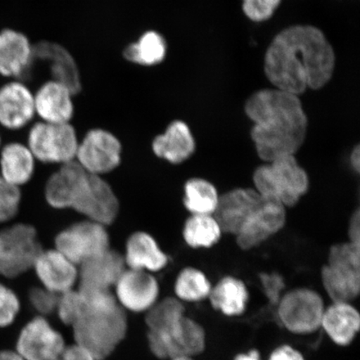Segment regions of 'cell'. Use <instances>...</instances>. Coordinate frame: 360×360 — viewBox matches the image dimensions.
Instances as JSON below:
<instances>
[{
	"label": "cell",
	"mask_w": 360,
	"mask_h": 360,
	"mask_svg": "<svg viewBox=\"0 0 360 360\" xmlns=\"http://www.w3.org/2000/svg\"><path fill=\"white\" fill-rule=\"evenodd\" d=\"M254 188L261 197L294 207L307 193L309 178L295 155L278 158L259 166L253 174Z\"/></svg>",
	"instance_id": "277c9868"
},
{
	"label": "cell",
	"mask_w": 360,
	"mask_h": 360,
	"mask_svg": "<svg viewBox=\"0 0 360 360\" xmlns=\"http://www.w3.org/2000/svg\"><path fill=\"white\" fill-rule=\"evenodd\" d=\"M122 255L126 268L153 274L167 267L169 261L154 236L143 231L128 238Z\"/></svg>",
	"instance_id": "603a6c76"
},
{
	"label": "cell",
	"mask_w": 360,
	"mask_h": 360,
	"mask_svg": "<svg viewBox=\"0 0 360 360\" xmlns=\"http://www.w3.org/2000/svg\"><path fill=\"white\" fill-rule=\"evenodd\" d=\"M169 360H195V359H193V358H191V357H177V358H174V359H169Z\"/></svg>",
	"instance_id": "bcb514c9"
},
{
	"label": "cell",
	"mask_w": 360,
	"mask_h": 360,
	"mask_svg": "<svg viewBox=\"0 0 360 360\" xmlns=\"http://www.w3.org/2000/svg\"><path fill=\"white\" fill-rule=\"evenodd\" d=\"M222 236V229L214 215H191L184 225V240L193 249L213 247Z\"/></svg>",
	"instance_id": "f546056e"
},
{
	"label": "cell",
	"mask_w": 360,
	"mask_h": 360,
	"mask_svg": "<svg viewBox=\"0 0 360 360\" xmlns=\"http://www.w3.org/2000/svg\"><path fill=\"white\" fill-rule=\"evenodd\" d=\"M186 314L181 301L173 297L158 300L146 312V323L148 331L161 330Z\"/></svg>",
	"instance_id": "d6a6232c"
},
{
	"label": "cell",
	"mask_w": 360,
	"mask_h": 360,
	"mask_svg": "<svg viewBox=\"0 0 360 360\" xmlns=\"http://www.w3.org/2000/svg\"><path fill=\"white\" fill-rule=\"evenodd\" d=\"M29 304L37 315L47 317V315L56 313L58 295L45 289L42 286L31 288L28 294Z\"/></svg>",
	"instance_id": "8d00e7d4"
},
{
	"label": "cell",
	"mask_w": 360,
	"mask_h": 360,
	"mask_svg": "<svg viewBox=\"0 0 360 360\" xmlns=\"http://www.w3.org/2000/svg\"><path fill=\"white\" fill-rule=\"evenodd\" d=\"M245 112L254 123L251 137L261 160L295 155L305 141L308 119L296 94L283 90H259L250 96Z\"/></svg>",
	"instance_id": "7a4b0ae2"
},
{
	"label": "cell",
	"mask_w": 360,
	"mask_h": 360,
	"mask_svg": "<svg viewBox=\"0 0 360 360\" xmlns=\"http://www.w3.org/2000/svg\"><path fill=\"white\" fill-rule=\"evenodd\" d=\"M122 146L114 134L93 129L79 141L75 161L89 174L103 177L118 168Z\"/></svg>",
	"instance_id": "8fae6325"
},
{
	"label": "cell",
	"mask_w": 360,
	"mask_h": 360,
	"mask_svg": "<svg viewBox=\"0 0 360 360\" xmlns=\"http://www.w3.org/2000/svg\"><path fill=\"white\" fill-rule=\"evenodd\" d=\"M269 360H305L298 349L289 345L278 346L270 354Z\"/></svg>",
	"instance_id": "60d3db41"
},
{
	"label": "cell",
	"mask_w": 360,
	"mask_h": 360,
	"mask_svg": "<svg viewBox=\"0 0 360 360\" xmlns=\"http://www.w3.org/2000/svg\"><path fill=\"white\" fill-rule=\"evenodd\" d=\"M349 161L351 167H352L354 170L359 173L360 168V150L359 146L355 147L353 151L351 152Z\"/></svg>",
	"instance_id": "ee69618b"
},
{
	"label": "cell",
	"mask_w": 360,
	"mask_h": 360,
	"mask_svg": "<svg viewBox=\"0 0 360 360\" xmlns=\"http://www.w3.org/2000/svg\"><path fill=\"white\" fill-rule=\"evenodd\" d=\"M321 328L335 345L345 347L358 335L359 313L349 302H333L323 312Z\"/></svg>",
	"instance_id": "4316f807"
},
{
	"label": "cell",
	"mask_w": 360,
	"mask_h": 360,
	"mask_svg": "<svg viewBox=\"0 0 360 360\" xmlns=\"http://www.w3.org/2000/svg\"><path fill=\"white\" fill-rule=\"evenodd\" d=\"M120 208L118 197L110 184L101 176L89 174L72 210L84 219L108 227L118 217Z\"/></svg>",
	"instance_id": "4fadbf2b"
},
{
	"label": "cell",
	"mask_w": 360,
	"mask_h": 360,
	"mask_svg": "<svg viewBox=\"0 0 360 360\" xmlns=\"http://www.w3.org/2000/svg\"><path fill=\"white\" fill-rule=\"evenodd\" d=\"M2 145H3L2 137H1V134H0V148H1Z\"/></svg>",
	"instance_id": "7dc6e473"
},
{
	"label": "cell",
	"mask_w": 360,
	"mask_h": 360,
	"mask_svg": "<svg viewBox=\"0 0 360 360\" xmlns=\"http://www.w3.org/2000/svg\"><path fill=\"white\" fill-rule=\"evenodd\" d=\"M33 45L27 36L13 29L0 30V76L20 80L30 73Z\"/></svg>",
	"instance_id": "ffe728a7"
},
{
	"label": "cell",
	"mask_w": 360,
	"mask_h": 360,
	"mask_svg": "<svg viewBox=\"0 0 360 360\" xmlns=\"http://www.w3.org/2000/svg\"><path fill=\"white\" fill-rule=\"evenodd\" d=\"M208 299L217 311L227 317H236L245 312L250 292L240 278L225 276L212 286Z\"/></svg>",
	"instance_id": "83f0119b"
},
{
	"label": "cell",
	"mask_w": 360,
	"mask_h": 360,
	"mask_svg": "<svg viewBox=\"0 0 360 360\" xmlns=\"http://www.w3.org/2000/svg\"><path fill=\"white\" fill-rule=\"evenodd\" d=\"M219 196L214 184L205 179H188L184 186V205L191 215H213Z\"/></svg>",
	"instance_id": "f1b7e54d"
},
{
	"label": "cell",
	"mask_w": 360,
	"mask_h": 360,
	"mask_svg": "<svg viewBox=\"0 0 360 360\" xmlns=\"http://www.w3.org/2000/svg\"><path fill=\"white\" fill-rule=\"evenodd\" d=\"M174 288L176 299L182 303H195L209 298L212 285L200 269L187 267L179 273Z\"/></svg>",
	"instance_id": "1f68e13d"
},
{
	"label": "cell",
	"mask_w": 360,
	"mask_h": 360,
	"mask_svg": "<svg viewBox=\"0 0 360 360\" xmlns=\"http://www.w3.org/2000/svg\"><path fill=\"white\" fill-rule=\"evenodd\" d=\"M35 116L34 94L22 81H10L0 87V126L16 131Z\"/></svg>",
	"instance_id": "ac0fdd59"
},
{
	"label": "cell",
	"mask_w": 360,
	"mask_h": 360,
	"mask_svg": "<svg viewBox=\"0 0 360 360\" xmlns=\"http://www.w3.org/2000/svg\"><path fill=\"white\" fill-rule=\"evenodd\" d=\"M55 360H97L88 350L77 344L65 346Z\"/></svg>",
	"instance_id": "ab89813d"
},
{
	"label": "cell",
	"mask_w": 360,
	"mask_h": 360,
	"mask_svg": "<svg viewBox=\"0 0 360 360\" xmlns=\"http://www.w3.org/2000/svg\"><path fill=\"white\" fill-rule=\"evenodd\" d=\"M206 340L204 327L186 314L160 330L148 331V347L161 359L197 356L204 352Z\"/></svg>",
	"instance_id": "52a82bcc"
},
{
	"label": "cell",
	"mask_w": 360,
	"mask_h": 360,
	"mask_svg": "<svg viewBox=\"0 0 360 360\" xmlns=\"http://www.w3.org/2000/svg\"><path fill=\"white\" fill-rule=\"evenodd\" d=\"M335 55L325 34L316 27L295 25L281 31L270 44L264 71L274 87L300 96L319 89L332 78Z\"/></svg>",
	"instance_id": "6da1fadb"
},
{
	"label": "cell",
	"mask_w": 360,
	"mask_h": 360,
	"mask_svg": "<svg viewBox=\"0 0 360 360\" xmlns=\"http://www.w3.org/2000/svg\"><path fill=\"white\" fill-rule=\"evenodd\" d=\"M22 201L21 188L11 186L0 177V227L15 221Z\"/></svg>",
	"instance_id": "d590c367"
},
{
	"label": "cell",
	"mask_w": 360,
	"mask_h": 360,
	"mask_svg": "<svg viewBox=\"0 0 360 360\" xmlns=\"http://www.w3.org/2000/svg\"><path fill=\"white\" fill-rule=\"evenodd\" d=\"M260 200L261 196L254 188H237L220 195L213 215L223 233L236 236Z\"/></svg>",
	"instance_id": "e0dca14e"
},
{
	"label": "cell",
	"mask_w": 360,
	"mask_h": 360,
	"mask_svg": "<svg viewBox=\"0 0 360 360\" xmlns=\"http://www.w3.org/2000/svg\"><path fill=\"white\" fill-rule=\"evenodd\" d=\"M40 61L47 66L51 79L65 85L74 94L81 89L77 65L67 49L53 42L33 45V62Z\"/></svg>",
	"instance_id": "7402d4cb"
},
{
	"label": "cell",
	"mask_w": 360,
	"mask_h": 360,
	"mask_svg": "<svg viewBox=\"0 0 360 360\" xmlns=\"http://www.w3.org/2000/svg\"><path fill=\"white\" fill-rule=\"evenodd\" d=\"M36 162L26 143L17 141L4 143L0 148V177L22 190L32 180Z\"/></svg>",
	"instance_id": "d4e9b609"
},
{
	"label": "cell",
	"mask_w": 360,
	"mask_h": 360,
	"mask_svg": "<svg viewBox=\"0 0 360 360\" xmlns=\"http://www.w3.org/2000/svg\"><path fill=\"white\" fill-rule=\"evenodd\" d=\"M233 360H262V359L259 351L251 349L246 353L238 354Z\"/></svg>",
	"instance_id": "f6af8a7d"
},
{
	"label": "cell",
	"mask_w": 360,
	"mask_h": 360,
	"mask_svg": "<svg viewBox=\"0 0 360 360\" xmlns=\"http://www.w3.org/2000/svg\"><path fill=\"white\" fill-rule=\"evenodd\" d=\"M359 210H355L349 219L348 228L349 242L360 245V218Z\"/></svg>",
	"instance_id": "b9f144b4"
},
{
	"label": "cell",
	"mask_w": 360,
	"mask_h": 360,
	"mask_svg": "<svg viewBox=\"0 0 360 360\" xmlns=\"http://www.w3.org/2000/svg\"><path fill=\"white\" fill-rule=\"evenodd\" d=\"M42 250L34 225L13 221L0 227V280L15 281L31 271Z\"/></svg>",
	"instance_id": "5b68a950"
},
{
	"label": "cell",
	"mask_w": 360,
	"mask_h": 360,
	"mask_svg": "<svg viewBox=\"0 0 360 360\" xmlns=\"http://www.w3.org/2000/svg\"><path fill=\"white\" fill-rule=\"evenodd\" d=\"M40 286L58 295L75 289L79 266L55 248L40 252L33 267Z\"/></svg>",
	"instance_id": "2e32d148"
},
{
	"label": "cell",
	"mask_w": 360,
	"mask_h": 360,
	"mask_svg": "<svg viewBox=\"0 0 360 360\" xmlns=\"http://www.w3.org/2000/svg\"><path fill=\"white\" fill-rule=\"evenodd\" d=\"M86 306L79 290H71L58 295L56 313L65 325L73 327L82 318Z\"/></svg>",
	"instance_id": "e575fe53"
},
{
	"label": "cell",
	"mask_w": 360,
	"mask_h": 360,
	"mask_svg": "<svg viewBox=\"0 0 360 360\" xmlns=\"http://www.w3.org/2000/svg\"><path fill=\"white\" fill-rule=\"evenodd\" d=\"M75 344L89 351L97 360L110 356L124 340L128 321L119 304L101 309H86L72 327Z\"/></svg>",
	"instance_id": "3957f363"
},
{
	"label": "cell",
	"mask_w": 360,
	"mask_h": 360,
	"mask_svg": "<svg viewBox=\"0 0 360 360\" xmlns=\"http://www.w3.org/2000/svg\"><path fill=\"white\" fill-rule=\"evenodd\" d=\"M281 0H243V11L252 21L269 19L280 6Z\"/></svg>",
	"instance_id": "74e56055"
},
{
	"label": "cell",
	"mask_w": 360,
	"mask_h": 360,
	"mask_svg": "<svg viewBox=\"0 0 360 360\" xmlns=\"http://www.w3.org/2000/svg\"><path fill=\"white\" fill-rule=\"evenodd\" d=\"M321 280L333 302H352L360 292V246L352 243L333 245L321 269Z\"/></svg>",
	"instance_id": "8992f818"
},
{
	"label": "cell",
	"mask_w": 360,
	"mask_h": 360,
	"mask_svg": "<svg viewBox=\"0 0 360 360\" xmlns=\"http://www.w3.org/2000/svg\"><path fill=\"white\" fill-rule=\"evenodd\" d=\"M117 303L124 310L146 313L159 300L160 285L154 274L126 268L114 286Z\"/></svg>",
	"instance_id": "9a60e30c"
},
{
	"label": "cell",
	"mask_w": 360,
	"mask_h": 360,
	"mask_svg": "<svg viewBox=\"0 0 360 360\" xmlns=\"http://www.w3.org/2000/svg\"><path fill=\"white\" fill-rule=\"evenodd\" d=\"M0 360H24L13 348H0Z\"/></svg>",
	"instance_id": "7bdbcfd3"
},
{
	"label": "cell",
	"mask_w": 360,
	"mask_h": 360,
	"mask_svg": "<svg viewBox=\"0 0 360 360\" xmlns=\"http://www.w3.org/2000/svg\"><path fill=\"white\" fill-rule=\"evenodd\" d=\"M261 281H262L264 289L268 296V298L273 301L274 304L278 303L282 295L283 289V281L278 274H262L261 276Z\"/></svg>",
	"instance_id": "f35d334b"
},
{
	"label": "cell",
	"mask_w": 360,
	"mask_h": 360,
	"mask_svg": "<svg viewBox=\"0 0 360 360\" xmlns=\"http://www.w3.org/2000/svg\"><path fill=\"white\" fill-rule=\"evenodd\" d=\"M22 301L13 288L0 280V330L11 328L19 319Z\"/></svg>",
	"instance_id": "836d02e7"
},
{
	"label": "cell",
	"mask_w": 360,
	"mask_h": 360,
	"mask_svg": "<svg viewBox=\"0 0 360 360\" xmlns=\"http://www.w3.org/2000/svg\"><path fill=\"white\" fill-rule=\"evenodd\" d=\"M195 148V139L190 127L181 120L173 121L152 143L154 154L172 165L182 164L190 159Z\"/></svg>",
	"instance_id": "cb8c5ba5"
},
{
	"label": "cell",
	"mask_w": 360,
	"mask_h": 360,
	"mask_svg": "<svg viewBox=\"0 0 360 360\" xmlns=\"http://www.w3.org/2000/svg\"><path fill=\"white\" fill-rule=\"evenodd\" d=\"M286 207L276 200L261 197L259 204L236 236L243 250H250L262 245L285 227Z\"/></svg>",
	"instance_id": "5bb4252c"
},
{
	"label": "cell",
	"mask_w": 360,
	"mask_h": 360,
	"mask_svg": "<svg viewBox=\"0 0 360 360\" xmlns=\"http://www.w3.org/2000/svg\"><path fill=\"white\" fill-rule=\"evenodd\" d=\"M65 346L47 318L35 315L21 327L13 349L24 360H55Z\"/></svg>",
	"instance_id": "7c38bea8"
},
{
	"label": "cell",
	"mask_w": 360,
	"mask_h": 360,
	"mask_svg": "<svg viewBox=\"0 0 360 360\" xmlns=\"http://www.w3.org/2000/svg\"><path fill=\"white\" fill-rule=\"evenodd\" d=\"M167 44L163 36L156 31H148L141 35L137 42L126 47L124 56L126 60L143 66H154L165 60Z\"/></svg>",
	"instance_id": "4dcf8cb0"
},
{
	"label": "cell",
	"mask_w": 360,
	"mask_h": 360,
	"mask_svg": "<svg viewBox=\"0 0 360 360\" xmlns=\"http://www.w3.org/2000/svg\"><path fill=\"white\" fill-rule=\"evenodd\" d=\"M88 176L75 160L60 165L45 184V201L53 209L72 210Z\"/></svg>",
	"instance_id": "d6986e66"
},
{
	"label": "cell",
	"mask_w": 360,
	"mask_h": 360,
	"mask_svg": "<svg viewBox=\"0 0 360 360\" xmlns=\"http://www.w3.org/2000/svg\"><path fill=\"white\" fill-rule=\"evenodd\" d=\"M126 269L122 254L108 250L79 267V285L111 290Z\"/></svg>",
	"instance_id": "484cf974"
},
{
	"label": "cell",
	"mask_w": 360,
	"mask_h": 360,
	"mask_svg": "<svg viewBox=\"0 0 360 360\" xmlns=\"http://www.w3.org/2000/svg\"><path fill=\"white\" fill-rule=\"evenodd\" d=\"M325 302L318 292L308 288L288 291L281 296L277 314L281 325L295 335H310L321 327Z\"/></svg>",
	"instance_id": "9c48e42d"
},
{
	"label": "cell",
	"mask_w": 360,
	"mask_h": 360,
	"mask_svg": "<svg viewBox=\"0 0 360 360\" xmlns=\"http://www.w3.org/2000/svg\"><path fill=\"white\" fill-rule=\"evenodd\" d=\"M79 138L70 123H35L29 130L26 146L36 161L58 165L75 161Z\"/></svg>",
	"instance_id": "ba28073f"
},
{
	"label": "cell",
	"mask_w": 360,
	"mask_h": 360,
	"mask_svg": "<svg viewBox=\"0 0 360 360\" xmlns=\"http://www.w3.org/2000/svg\"><path fill=\"white\" fill-rule=\"evenodd\" d=\"M73 92L65 85L49 80L34 94L35 115L43 122L70 123L75 112Z\"/></svg>",
	"instance_id": "44dd1931"
},
{
	"label": "cell",
	"mask_w": 360,
	"mask_h": 360,
	"mask_svg": "<svg viewBox=\"0 0 360 360\" xmlns=\"http://www.w3.org/2000/svg\"><path fill=\"white\" fill-rule=\"evenodd\" d=\"M53 248L79 267L111 249L110 238L105 225L83 219L58 233Z\"/></svg>",
	"instance_id": "30bf717a"
}]
</instances>
